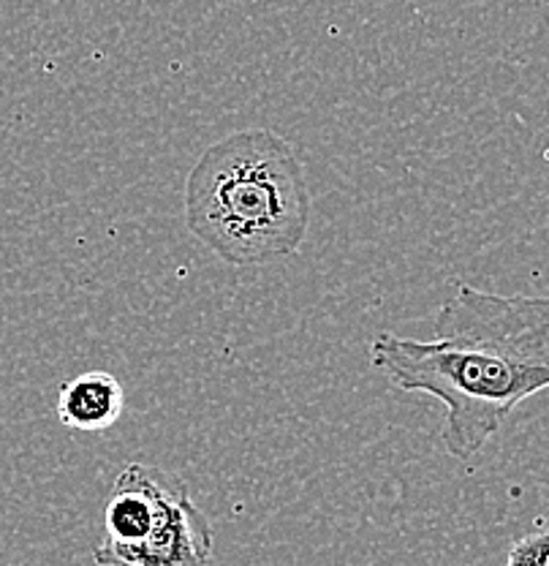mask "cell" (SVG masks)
I'll return each mask as SVG.
<instances>
[{
  "label": "cell",
  "instance_id": "6da1fadb",
  "mask_svg": "<svg viewBox=\"0 0 549 566\" xmlns=\"http://www.w3.org/2000/svg\"><path fill=\"white\" fill-rule=\"evenodd\" d=\"M433 329V340L378 333L370 365L392 387L441 400L444 450L468 460L522 400L549 389V292L493 294L457 283Z\"/></svg>",
  "mask_w": 549,
  "mask_h": 566
},
{
  "label": "cell",
  "instance_id": "7a4b0ae2",
  "mask_svg": "<svg viewBox=\"0 0 549 566\" xmlns=\"http://www.w3.org/2000/svg\"><path fill=\"white\" fill-rule=\"evenodd\" d=\"M186 223L234 268L292 256L310 223L303 158L270 128L229 134L207 147L188 175Z\"/></svg>",
  "mask_w": 549,
  "mask_h": 566
},
{
  "label": "cell",
  "instance_id": "3957f363",
  "mask_svg": "<svg viewBox=\"0 0 549 566\" xmlns=\"http://www.w3.org/2000/svg\"><path fill=\"white\" fill-rule=\"evenodd\" d=\"M212 558V526L175 476L161 501L150 534L128 545L98 542L93 562L98 566H207Z\"/></svg>",
  "mask_w": 549,
  "mask_h": 566
},
{
  "label": "cell",
  "instance_id": "277c9868",
  "mask_svg": "<svg viewBox=\"0 0 549 566\" xmlns=\"http://www.w3.org/2000/svg\"><path fill=\"white\" fill-rule=\"evenodd\" d=\"M175 476L163 474L156 465L128 463L112 482L109 499L104 506V534L106 545H128L150 534L156 523L161 501L172 488Z\"/></svg>",
  "mask_w": 549,
  "mask_h": 566
},
{
  "label": "cell",
  "instance_id": "5b68a950",
  "mask_svg": "<svg viewBox=\"0 0 549 566\" xmlns=\"http://www.w3.org/2000/svg\"><path fill=\"white\" fill-rule=\"evenodd\" d=\"M126 392L109 370H85L57 392V422L80 433H104L123 417Z\"/></svg>",
  "mask_w": 549,
  "mask_h": 566
},
{
  "label": "cell",
  "instance_id": "8992f818",
  "mask_svg": "<svg viewBox=\"0 0 549 566\" xmlns=\"http://www.w3.org/2000/svg\"><path fill=\"white\" fill-rule=\"evenodd\" d=\"M506 566H549V526L519 536L511 545Z\"/></svg>",
  "mask_w": 549,
  "mask_h": 566
}]
</instances>
